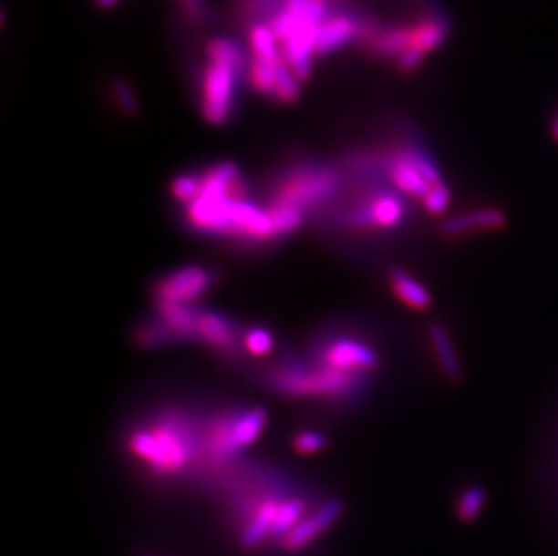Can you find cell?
I'll return each mask as SVG.
<instances>
[{"label": "cell", "mask_w": 558, "mask_h": 556, "mask_svg": "<svg viewBox=\"0 0 558 556\" xmlns=\"http://www.w3.org/2000/svg\"><path fill=\"white\" fill-rule=\"evenodd\" d=\"M129 450L152 471L170 475L186 469L195 458H204V432L199 434L183 414H167L136 428Z\"/></svg>", "instance_id": "obj_1"}, {"label": "cell", "mask_w": 558, "mask_h": 556, "mask_svg": "<svg viewBox=\"0 0 558 556\" xmlns=\"http://www.w3.org/2000/svg\"><path fill=\"white\" fill-rule=\"evenodd\" d=\"M268 385L287 396H349L362 388L366 376L349 372L327 371L320 367H304L296 360H285L279 369L270 372Z\"/></svg>", "instance_id": "obj_2"}, {"label": "cell", "mask_w": 558, "mask_h": 556, "mask_svg": "<svg viewBox=\"0 0 558 556\" xmlns=\"http://www.w3.org/2000/svg\"><path fill=\"white\" fill-rule=\"evenodd\" d=\"M340 183L342 178L333 167L304 165L280 180L272 193V202L305 210L331 199L338 191Z\"/></svg>", "instance_id": "obj_3"}, {"label": "cell", "mask_w": 558, "mask_h": 556, "mask_svg": "<svg viewBox=\"0 0 558 556\" xmlns=\"http://www.w3.org/2000/svg\"><path fill=\"white\" fill-rule=\"evenodd\" d=\"M407 215L403 193L396 190H379L360 201L344 224L356 232H390L398 228Z\"/></svg>", "instance_id": "obj_4"}, {"label": "cell", "mask_w": 558, "mask_h": 556, "mask_svg": "<svg viewBox=\"0 0 558 556\" xmlns=\"http://www.w3.org/2000/svg\"><path fill=\"white\" fill-rule=\"evenodd\" d=\"M241 73L219 62H208L201 77V114L210 125H224L233 112V96Z\"/></svg>", "instance_id": "obj_5"}, {"label": "cell", "mask_w": 558, "mask_h": 556, "mask_svg": "<svg viewBox=\"0 0 558 556\" xmlns=\"http://www.w3.org/2000/svg\"><path fill=\"white\" fill-rule=\"evenodd\" d=\"M315 364L327 371L349 372L367 376L379 364L377 353L362 340L336 336L320 342L315 351Z\"/></svg>", "instance_id": "obj_6"}, {"label": "cell", "mask_w": 558, "mask_h": 556, "mask_svg": "<svg viewBox=\"0 0 558 556\" xmlns=\"http://www.w3.org/2000/svg\"><path fill=\"white\" fill-rule=\"evenodd\" d=\"M217 282V273L201 266L180 268L156 283V298L165 302L191 304L208 293Z\"/></svg>", "instance_id": "obj_7"}, {"label": "cell", "mask_w": 558, "mask_h": 556, "mask_svg": "<svg viewBox=\"0 0 558 556\" xmlns=\"http://www.w3.org/2000/svg\"><path fill=\"white\" fill-rule=\"evenodd\" d=\"M197 333L201 342L222 355H237L244 336L241 327L228 316L201 307H197Z\"/></svg>", "instance_id": "obj_8"}, {"label": "cell", "mask_w": 558, "mask_h": 556, "mask_svg": "<svg viewBox=\"0 0 558 556\" xmlns=\"http://www.w3.org/2000/svg\"><path fill=\"white\" fill-rule=\"evenodd\" d=\"M367 18L355 15V13H335L327 16L320 26H318V35H316V47L315 55L324 57L329 55L347 44L358 42L362 26Z\"/></svg>", "instance_id": "obj_9"}, {"label": "cell", "mask_w": 558, "mask_h": 556, "mask_svg": "<svg viewBox=\"0 0 558 556\" xmlns=\"http://www.w3.org/2000/svg\"><path fill=\"white\" fill-rule=\"evenodd\" d=\"M508 224V217L502 210L495 206H484L477 210H470L465 213H458L454 217H449L441 222V233L443 237L456 239L465 237L471 233H484V232H497L502 230Z\"/></svg>", "instance_id": "obj_10"}, {"label": "cell", "mask_w": 558, "mask_h": 556, "mask_svg": "<svg viewBox=\"0 0 558 556\" xmlns=\"http://www.w3.org/2000/svg\"><path fill=\"white\" fill-rule=\"evenodd\" d=\"M344 513V502L340 499H329L313 515L300 520L294 530L282 541L284 548L289 551H298L311 544L320 533L331 528Z\"/></svg>", "instance_id": "obj_11"}, {"label": "cell", "mask_w": 558, "mask_h": 556, "mask_svg": "<svg viewBox=\"0 0 558 556\" xmlns=\"http://www.w3.org/2000/svg\"><path fill=\"white\" fill-rule=\"evenodd\" d=\"M410 29H412L410 47L429 55L438 51L449 40L452 33V24L443 11H432L421 20L410 24Z\"/></svg>", "instance_id": "obj_12"}, {"label": "cell", "mask_w": 558, "mask_h": 556, "mask_svg": "<svg viewBox=\"0 0 558 556\" xmlns=\"http://www.w3.org/2000/svg\"><path fill=\"white\" fill-rule=\"evenodd\" d=\"M156 318L161 320L178 340H185V342L199 340L197 307H191V304L158 300Z\"/></svg>", "instance_id": "obj_13"}, {"label": "cell", "mask_w": 558, "mask_h": 556, "mask_svg": "<svg viewBox=\"0 0 558 556\" xmlns=\"http://www.w3.org/2000/svg\"><path fill=\"white\" fill-rule=\"evenodd\" d=\"M385 169L390 178V183L403 195H412L423 199L432 185L425 180V176L410 165L398 150L385 158Z\"/></svg>", "instance_id": "obj_14"}, {"label": "cell", "mask_w": 558, "mask_h": 556, "mask_svg": "<svg viewBox=\"0 0 558 556\" xmlns=\"http://www.w3.org/2000/svg\"><path fill=\"white\" fill-rule=\"evenodd\" d=\"M429 338H430V344H432L434 356H436V362L439 366V371L443 372V376L449 381H454V383L461 381L463 367H461V362H460V356H458V349L454 345L450 331L441 322H436L429 329Z\"/></svg>", "instance_id": "obj_15"}, {"label": "cell", "mask_w": 558, "mask_h": 556, "mask_svg": "<svg viewBox=\"0 0 558 556\" xmlns=\"http://www.w3.org/2000/svg\"><path fill=\"white\" fill-rule=\"evenodd\" d=\"M388 283L394 294L414 311H427L432 305L430 291L401 268L388 270Z\"/></svg>", "instance_id": "obj_16"}, {"label": "cell", "mask_w": 558, "mask_h": 556, "mask_svg": "<svg viewBox=\"0 0 558 556\" xmlns=\"http://www.w3.org/2000/svg\"><path fill=\"white\" fill-rule=\"evenodd\" d=\"M410 46H412L410 26H392V27H379L366 47L377 58H398L403 51L410 49Z\"/></svg>", "instance_id": "obj_17"}, {"label": "cell", "mask_w": 558, "mask_h": 556, "mask_svg": "<svg viewBox=\"0 0 558 556\" xmlns=\"http://www.w3.org/2000/svg\"><path fill=\"white\" fill-rule=\"evenodd\" d=\"M280 502L277 500H266L261 504L259 511L255 513V517L252 519V522L244 528V531L241 533L239 544L243 550H255L257 546H261V542L274 533L275 528V520L279 515Z\"/></svg>", "instance_id": "obj_18"}, {"label": "cell", "mask_w": 558, "mask_h": 556, "mask_svg": "<svg viewBox=\"0 0 558 556\" xmlns=\"http://www.w3.org/2000/svg\"><path fill=\"white\" fill-rule=\"evenodd\" d=\"M206 55L210 58V62H219L224 66L233 67L235 71H239L241 75L246 73V69L250 67L246 53L243 51V47L226 38V36H213L206 42Z\"/></svg>", "instance_id": "obj_19"}, {"label": "cell", "mask_w": 558, "mask_h": 556, "mask_svg": "<svg viewBox=\"0 0 558 556\" xmlns=\"http://www.w3.org/2000/svg\"><path fill=\"white\" fill-rule=\"evenodd\" d=\"M250 46H252V53L253 58L259 60H268V62H279L280 49L277 46V36L272 31L270 24H263V22H255L250 27Z\"/></svg>", "instance_id": "obj_20"}, {"label": "cell", "mask_w": 558, "mask_h": 556, "mask_svg": "<svg viewBox=\"0 0 558 556\" xmlns=\"http://www.w3.org/2000/svg\"><path fill=\"white\" fill-rule=\"evenodd\" d=\"M282 58V57H280ZM248 78L253 89L263 96H270L275 99L277 88V62L252 58L248 67Z\"/></svg>", "instance_id": "obj_21"}, {"label": "cell", "mask_w": 558, "mask_h": 556, "mask_svg": "<svg viewBox=\"0 0 558 556\" xmlns=\"http://www.w3.org/2000/svg\"><path fill=\"white\" fill-rule=\"evenodd\" d=\"M266 210H268V213H270V217L275 224V230H277L279 237H287V235L294 233L305 222V210L296 208V206L272 202Z\"/></svg>", "instance_id": "obj_22"}, {"label": "cell", "mask_w": 558, "mask_h": 556, "mask_svg": "<svg viewBox=\"0 0 558 556\" xmlns=\"http://www.w3.org/2000/svg\"><path fill=\"white\" fill-rule=\"evenodd\" d=\"M486 504V491L480 486H468L456 502V515L461 522L471 524L479 519Z\"/></svg>", "instance_id": "obj_23"}, {"label": "cell", "mask_w": 558, "mask_h": 556, "mask_svg": "<svg viewBox=\"0 0 558 556\" xmlns=\"http://www.w3.org/2000/svg\"><path fill=\"white\" fill-rule=\"evenodd\" d=\"M305 511V504L300 499H291L280 504L279 515L275 520V528L272 533V539H285L294 526L300 522V517Z\"/></svg>", "instance_id": "obj_24"}, {"label": "cell", "mask_w": 558, "mask_h": 556, "mask_svg": "<svg viewBox=\"0 0 558 556\" xmlns=\"http://www.w3.org/2000/svg\"><path fill=\"white\" fill-rule=\"evenodd\" d=\"M138 342L141 347L145 349H156V347H163L170 342H176L178 338L169 331V327L161 322V320H154L150 324H145L138 335H136Z\"/></svg>", "instance_id": "obj_25"}, {"label": "cell", "mask_w": 558, "mask_h": 556, "mask_svg": "<svg viewBox=\"0 0 558 556\" xmlns=\"http://www.w3.org/2000/svg\"><path fill=\"white\" fill-rule=\"evenodd\" d=\"M300 98V82L289 69V66L280 58L277 62V88L275 99L280 103H294Z\"/></svg>", "instance_id": "obj_26"}, {"label": "cell", "mask_w": 558, "mask_h": 556, "mask_svg": "<svg viewBox=\"0 0 558 556\" xmlns=\"http://www.w3.org/2000/svg\"><path fill=\"white\" fill-rule=\"evenodd\" d=\"M243 345L253 356H266L274 351V336L264 327H252L244 331Z\"/></svg>", "instance_id": "obj_27"}, {"label": "cell", "mask_w": 558, "mask_h": 556, "mask_svg": "<svg viewBox=\"0 0 558 556\" xmlns=\"http://www.w3.org/2000/svg\"><path fill=\"white\" fill-rule=\"evenodd\" d=\"M201 188H202L201 174H181V176H176L172 180L170 191H172L174 199L188 204V202H191L193 199L199 197Z\"/></svg>", "instance_id": "obj_28"}, {"label": "cell", "mask_w": 558, "mask_h": 556, "mask_svg": "<svg viewBox=\"0 0 558 556\" xmlns=\"http://www.w3.org/2000/svg\"><path fill=\"white\" fill-rule=\"evenodd\" d=\"M110 91H112L116 105L125 116H136L140 112V103L132 93L130 86L123 78H114L110 84Z\"/></svg>", "instance_id": "obj_29"}, {"label": "cell", "mask_w": 558, "mask_h": 556, "mask_svg": "<svg viewBox=\"0 0 558 556\" xmlns=\"http://www.w3.org/2000/svg\"><path fill=\"white\" fill-rule=\"evenodd\" d=\"M421 201H423L425 210L430 215H443L449 210V206H450L452 191H450V188L445 185V183L434 185L427 191V195Z\"/></svg>", "instance_id": "obj_30"}, {"label": "cell", "mask_w": 558, "mask_h": 556, "mask_svg": "<svg viewBox=\"0 0 558 556\" xmlns=\"http://www.w3.org/2000/svg\"><path fill=\"white\" fill-rule=\"evenodd\" d=\"M293 447H294V450H296L298 454L309 456V454L322 452V450L327 447V439H326V436H322V434H318V432L305 430V432H300V434L294 436Z\"/></svg>", "instance_id": "obj_31"}, {"label": "cell", "mask_w": 558, "mask_h": 556, "mask_svg": "<svg viewBox=\"0 0 558 556\" xmlns=\"http://www.w3.org/2000/svg\"><path fill=\"white\" fill-rule=\"evenodd\" d=\"M425 57H427V55H425L423 51L410 47V49L403 51V53L396 58V67H398L399 73L410 75V73H414V71H418V69L421 67Z\"/></svg>", "instance_id": "obj_32"}, {"label": "cell", "mask_w": 558, "mask_h": 556, "mask_svg": "<svg viewBox=\"0 0 558 556\" xmlns=\"http://www.w3.org/2000/svg\"><path fill=\"white\" fill-rule=\"evenodd\" d=\"M185 16L190 22L202 24L208 18V5L206 0H181Z\"/></svg>", "instance_id": "obj_33"}, {"label": "cell", "mask_w": 558, "mask_h": 556, "mask_svg": "<svg viewBox=\"0 0 558 556\" xmlns=\"http://www.w3.org/2000/svg\"><path fill=\"white\" fill-rule=\"evenodd\" d=\"M311 0H285V9H300L307 5Z\"/></svg>", "instance_id": "obj_34"}, {"label": "cell", "mask_w": 558, "mask_h": 556, "mask_svg": "<svg viewBox=\"0 0 558 556\" xmlns=\"http://www.w3.org/2000/svg\"><path fill=\"white\" fill-rule=\"evenodd\" d=\"M119 0H96V4L99 5V7H103V9H108V7H112V5H116Z\"/></svg>", "instance_id": "obj_35"}, {"label": "cell", "mask_w": 558, "mask_h": 556, "mask_svg": "<svg viewBox=\"0 0 558 556\" xmlns=\"http://www.w3.org/2000/svg\"><path fill=\"white\" fill-rule=\"evenodd\" d=\"M552 138L558 143V114L555 116V119H553V123H552Z\"/></svg>", "instance_id": "obj_36"}, {"label": "cell", "mask_w": 558, "mask_h": 556, "mask_svg": "<svg viewBox=\"0 0 558 556\" xmlns=\"http://www.w3.org/2000/svg\"><path fill=\"white\" fill-rule=\"evenodd\" d=\"M145 556H152V555H145Z\"/></svg>", "instance_id": "obj_37"}]
</instances>
